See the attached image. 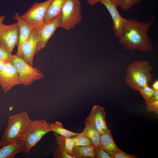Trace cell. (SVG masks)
Segmentation results:
<instances>
[{
	"label": "cell",
	"instance_id": "2",
	"mask_svg": "<svg viewBox=\"0 0 158 158\" xmlns=\"http://www.w3.org/2000/svg\"><path fill=\"white\" fill-rule=\"evenodd\" d=\"M152 67L146 61H135L131 63L127 68L124 79L125 83L133 89L139 91L149 86L153 80L151 73Z\"/></svg>",
	"mask_w": 158,
	"mask_h": 158
},
{
	"label": "cell",
	"instance_id": "35",
	"mask_svg": "<svg viewBox=\"0 0 158 158\" xmlns=\"http://www.w3.org/2000/svg\"><path fill=\"white\" fill-rule=\"evenodd\" d=\"M4 16L0 15V27L1 25L4 23L3 22L4 21Z\"/></svg>",
	"mask_w": 158,
	"mask_h": 158
},
{
	"label": "cell",
	"instance_id": "7",
	"mask_svg": "<svg viewBox=\"0 0 158 158\" xmlns=\"http://www.w3.org/2000/svg\"><path fill=\"white\" fill-rule=\"evenodd\" d=\"M53 0L34 3L25 13L20 16L21 18L37 30L45 23L44 19L45 13Z\"/></svg>",
	"mask_w": 158,
	"mask_h": 158
},
{
	"label": "cell",
	"instance_id": "33",
	"mask_svg": "<svg viewBox=\"0 0 158 158\" xmlns=\"http://www.w3.org/2000/svg\"><path fill=\"white\" fill-rule=\"evenodd\" d=\"M152 88L155 90H158V80L155 81L152 85Z\"/></svg>",
	"mask_w": 158,
	"mask_h": 158
},
{
	"label": "cell",
	"instance_id": "19",
	"mask_svg": "<svg viewBox=\"0 0 158 158\" xmlns=\"http://www.w3.org/2000/svg\"><path fill=\"white\" fill-rule=\"evenodd\" d=\"M53 133L58 147L64 150L70 155L75 158L73 153L74 141L73 137H65L54 132Z\"/></svg>",
	"mask_w": 158,
	"mask_h": 158
},
{
	"label": "cell",
	"instance_id": "13",
	"mask_svg": "<svg viewBox=\"0 0 158 158\" xmlns=\"http://www.w3.org/2000/svg\"><path fill=\"white\" fill-rule=\"evenodd\" d=\"M37 32L33 29L29 37L24 42L22 46V58L27 63L32 66L34 56L37 52Z\"/></svg>",
	"mask_w": 158,
	"mask_h": 158
},
{
	"label": "cell",
	"instance_id": "34",
	"mask_svg": "<svg viewBox=\"0 0 158 158\" xmlns=\"http://www.w3.org/2000/svg\"><path fill=\"white\" fill-rule=\"evenodd\" d=\"M6 64L5 62L0 60V72L3 70Z\"/></svg>",
	"mask_w": 158,
	"mask_h": 158
},
{
	"label": "cell",
	"instance_id": "24",
	"mask_svg": "<svg viewBox=\"0 0 158 158\" xmlns=\"http://www.w3.org/2000/svg\"><path fill=\"white\" fill-rule=\"evenodd\" d=\"M152 87L146 86L140 90L139 91L141 95L146 101V104L149 102L155 91Z\"/></svg>",
	"mask_w": 158,
	"mask_h": 158
},
{
	"label": "cell",
	"instance_id": "21",
	"mask_svg": "<svg viewBox=\"0 0 158 158\" xmlns=\"http://www.w3.org/2000/svg\"><path fill=\"white\" fill-rule=\"evenodd\" d=\"M51 131H52L59 135L67 137H71L78 135L79 133L72 132L64 128L62 123L57 121L49 123Z\"/></svg>",
	"mask_w": 158,
	"mask_h": 158
},
{
	"label": "cell",
	"instance_id": "12",
	"mask_svg": "<svg viewBox=\"0 0 158 158\" xmlns=\"http://www.w3.org/2000/svg\"><path fill=\"white\" fill-rule=\"evenodd\" d=\"M100 2L106 8L111 17L114 37L120 39L122 35L124 18L120 15L117 6L110 0H102Z\"/></svg>",
	"mask_w": 158,
	"mask_h": 158
},
{
	"label": "cell",
	"instance_id": "18",
	"mask_svg": "<svg viewBox=\"0 0 158 158\" xmlns=\"http://www.w3.org/2000/svg\"><path fill=\"white\" fill-rule=\"evenodd\" d=\"M85 128L82 132L91 140L95 147L100 146V134L87 119L85 121Z\"/></svg>",
	"mask_w": 158,
	"mask_h": 158
},
{
	"label": "cell",
	"instance_id": "27",
	"mask_svg": "<svg viewBox=\"0 0 158 158\" xmlns=\"http://www.w3.org/2000/svg\"><path fill=\"white\" fill-rule=\"evenodd\" d=\"M95 155L97 158H112L110 155L100 146L95 147Z\"/></svg>",
	"mask_w": 158,
	"mask_h": 158
},
{
	"label": "cell",
	"instance_id": "23",
	"mask_svg": "<svg viewBox=\"0 0 158 158\" xmlns=\"http://www.w3.org/2000/svg\"><path fill=\"white\" fill-rule=\"evenodd\" d=\"M13 58L11 52L3 45L0 47V60L6 63H11Z\"/></svg>",
	"mask_w": 158,
	"mask_h": 158
},
{
	"label": "cell",
	"instance_id": "10",
	"mask_svg": "<svg viewBox=\"0 0 158 158\" xmlns=\"http://www.w3.org/2000/svg\"><path fill=\"white\" fill-rule=\"evenodd\" d=\"M21 85L17 71L11 63H7L0 72V86L7 93L14 86Z\"/></svg>",
	"mask_w": 158,
	"mask_h": 158
},
{
	"label": "cell",
	"instance_id": "31",
	"mask_svg": "<svg viewBox=\"0 0 158 158\" xmlns=\"http://www.w3.org/2000/svg\"><path fill=\"white\" fill-rule=\"evenodd\" d=\"M111 1L117 6L121 7V0H110Z\"/></svg>",
	"mask_w": 158,
	"mask_h": 158
},
{
	"label": "cell",
	"instance_id": "26",
	"mask_svg": "<svg viewBox=\"0 0 158 158\" xmlns=\"http://www.w3.org/2000/svg\"><path fill=\"white\" fill-rule=\"evenodd\" d=\"M54 158H75L70 155L64 150L58 147L53 153Z\"/></svg>",
	"mask_w": 158,
	"mask_h": 158
},
{
	"label": "cell",
	"instance_id": "32",
	"mask_svg": "<svg viewBox=\"0 0 158 158\" xmlns=\"http://www.w3.org/2000/svg\"><path fill=\"white\" fill-rule=\"evenodd\" d=\"M102 0H88V2L90 5L93 6L97 3L100 2Z\"/></svg>",
	"mask_w": 158,
	"mask_h": 158
},
{
	"label": "cell",
	"instance_id": "36",
	"mask_svg": "<svg viewBox=\"0 0 158 158\" xmlns=\"http://www.w3.org/2000/svg\"><path fill=\"white\" fill-rule=\"evenodd\" d=\"M2 45L0 39V47H1Z\"/></svg>",
	"mask_w": 158,
	"mask_h": 158
},
{
	"label": "cell",
	"instance_id": "20",
	"mask_svg": "<svg viewBox=\"0 0 158 158\" xmlns=\"http://www.w3.org/2000/svg\"><path fill=\"white\" fill-rule=\"evenodd\" d=\"M73 153L75 158H96L94 148L91 146H74Z\"/></svg>",
	"mask_w": 158,
	"mask_h": 158
},
{
	"label": "cell",
	"instance_id": "8",
	"mask_svg": "<svg viewBox=\"0 0 158 158\" xmlns=\"http://www.w3.org/2000/svg\"><path fill=\"white\" fill-rule=\"evenodd\" d=\"M19 36V28L17 22L8 25L3 23L0 27V39L2 45L11 52L18 44Z\"/></svg>",
	"mask_w": 158,
	"mask_h": 158
},
{
	"label": "cell",
	"instance_id": "6",
	"mask_svg": "<svg viewBox=\"0 0 158 158\" xmlns=\"http://www.w3.org/2000/svg\"><path fill=\"white\" fill-rule=\"evenodd\" d=\"M11 63L17 71L21 84L25 86L29 85L33 82L44 77L40 70L33 67L22 58L16 54L13 55V59Z\"/></svg>",
	"mask_w": 158,
	"mask_h": 158
},
{
	"label": "cell",
	"instance_id": "14",
	"mask_svg": "<svg viewBox=\"0 0 158 158\" xmlns=\"http://www.w3.org/2000/svg\"><path fill=\"white\" fill-rule=\"evenodd\" d=\"M13 18L17 20L19 28L18 50L16 55L22 58L23 44L29 37L34 28L30 24L26 22L21 18L18 13H16Z\"/></svg>",
	"mask_w": 158,
	"mask_h": 158
},
{
	"label": "cell",
	"instance_id": "22",
	"mask_svg": "<svg viewBox=\"0 0 158 158\" xmlns=\"http://www.w3.org/2000/svg\"><path fill=\"white\" fill-rule=\"evenodd\" d=\"M72 137L74 141V146H83L95 147L90 139L82 133Z\"/></svg>",
	"mask_w": 158,
	"mask_h": 158
},
{
	"label": "cell",
	"instance_id": "16",
	"mask_svg": "<svg viewBox=\"0 0 158 158\" xmlns=\"http://www.w3.org/2000/svg\"><path fill=\"white\" fill-rule=\"evenodd\" d=\"M100 146L111 156L120 149L116 145L110 130L101 134Z\"/></svg>",
	"mask_w": 158,
	"mask_h": 158
},
{
	"label": "cell",
	"instance_id": "3",
	"mask_svg": "<svg viewBox=\"0 0 158 158\" xmlns=\"http://www.w3.org/2000/svg\"><path fill=\"white\" fill-rule=\"evenodd\" d=\"M30 120L26 111L10 116L7 127L0 139V146L22 141Z\"/></svg>",
	"mask_w": 158,
	"mask_h": 158
},
{
	"label": "cell",
	"instance_id": "29",
	"mask_svg": "<svg viewBox=\"0 0 158 158\" xmlns=\"http://www.w3.org/2000/svg\"><path fill=\"white\" fill-rule=\"evenodd\" d=\"M147 111H154L156 114H158V101L150 102L146 104Z\"/></svg>",
	"mask_w": 158,
	"mask_h": 158
},
{
	"label": "cell",
	"instance_id": "1",
	"mask_svg": "<svg viewBox=\"0 0 158 158\" xmlns=\"http://www.w3.org/2000/svg\"><path fill=\"white\" fill-rule=\"evenodd\" d=\"M153 21V16L148 22L124 18L122 35L118 39L119 43L128 50L137 49L147 53L152 51L153 47L148 32Z\"/></svg>",
	"mask_w": 158,
	"mask_h": 158
},
{
	"label": "cell",
	"instance_id": "11",
	"mask_svg": "<svg viewBox=\"0 0 158 158\" xmlns=\"http://www.w3.org/2000/svg\"><path fill=\"white\" fill-rule=\"evenodd\" d=\"M106 113L104 108L97 105L92 108L90 114L86 119L97 129L100 135L109 129L106 121Z\"/></svg>",
	"mask_w": 158,
	"mask_h": 158
},
{
	"label": "cell",
	"instance_id": "9",
	"mask_svg": "<svg viewBox=\"0 0 158 158\" xmlns=\"http://www.w3.org/2000/svg\"><path fill=\"white\" fill-rule=\"evenodd\" d=\"M61 14L45 23L36 30L37 36V51L45 48L57 28L60 27Z\"/></svg>",
	"mask_w": 158,
	"mask_h": 158
},
{
	"label": "cell",
	"instance_id": "15",
	"mask_svg": "<svg viewBox=\"0 0 158 158\" xmlns=\"http://www.w3.org/2000/svg\"><path fill=\"white\" fill-rule=\"evenodd\" d=\"M1 147L0 149V158H13L17 154L24 152L23 140L20 142L9 143Z\"/></svg>",
	"mask_w": 158,
	"mask_h": 158
},
{
	"label": "cell",
	"instance_id": "5",
	"mask_svg": "<svg viewBox=\"0 0 158 158\" xmlns=\"http://www.w3.org/2000/svg\"><path fill=\"white\" fill-rule=\"evenodd\" d=\"M50 132L49 124L45 120H30L23 140L25 146L24 152L29 153L43 136Z\"/></svg>",
	"mask_w": 158,
	"mask_h": 158
},
{
	"label": "cell",
	"instance_id": "28",
	"mask_svg": "<svg viewBox=\"0 0 158 158\" xmlns=\"http://www.w3.org/2000/svg\"><path fill=\"white\" fill-rule=\"evenodd\" d=\"M112 158H136V156L126 153L119 150L111 156Z\"/></svg>",
	"mask_w": 158,
	"mask_h": 158
},
{
	"label": "cell",
	"instance_id": "25",
	"mask_svg": "<svg viewBox=\"0 0 158 158\" xmlns=\"http://www.w3.org/2000/svg\"><path fill=\"white\" fill-rule=\"evenodd\" d=\"M142 0H121V8L127 11L138 4Z\"/></svg>",
	"mask_w": 158,
	"mask_h": 158
},
{
	"label": "cell",
	"instance_id": "30",
	"mask_svg": "<svg viewBox=\"0 0 158 158\" xmlns=\"http://www.w3.org/2000/svg\"><path fill=\"white\" fill-rule=\"evenodd\" d=\"M157 101H158V90H155L149 102H154Z\"/></svg>",
	"mask_w": 158,
	"mask_h": 158
},
{
	"label": "cell",
	"instance_id": "4",
	"mask_svg": "<svg viewBox=\"0 0 158 158\" xmlns=\"http://www.w3.org/2000/svg\"><path fill=\"white\" fill-rule=\"evenodd\" d=\"M82 6L79 0H66L62 8L60 27L73 29L82 19Z\"/></svg>",
	"mask_w": 158,
	"mask_h": 158
},
{
	"label": "cell",
	"instance_id": "17",
	"mask_svg": "<svg viewBox=\"0 0 158 158\" xmlns=\"http://www.w3.org/2000/svg\"><path fill=\"white\" fill-rule=\"evenodd\" d=\"M66 0H53L46 11L44 17L45 23L61 14L62 8Z\"/></svg>",
	"mask_w": 158,
	"mask_h": 158
}]
</instances>
